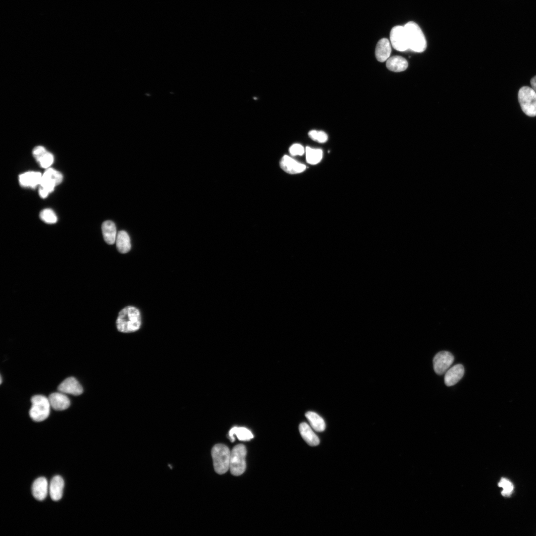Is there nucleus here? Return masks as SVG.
<instances>
[{"instance_id": "1", "label": "nucleus", "mask_w": 536, "mask_h": 536, "mask_svg": "<svg viewBox=\"0 0 536 536\" xmlns=\"http://www.w3.org/2000/svg\"><path fill=\"white\" fill-rule=\"evenodd\" d=\"M142 325L140 311L137 308L129 306L119 313L116 321L118 331L123 333H132L138 331Z\"/></svg>"}, {"instance_id": "2", "label": "nucleus", "mask_w": 536, "mask_h": 536, "mask_svg": "<svg viewBox=\"0 0 536 536\" xmlns=\"http://www.w3.org/2000/svg\"><path fill=\"white\" fill-rule=\"evenodd\" d=\"M408 39L409 49L414 52L422 53L427 48L425 36L419 25L409 22L404 26Z\"/></svg>"}, {"instance_id": "3", "label": "nucleus", "mask_w": 536, "mask_h": 536, "mask_svg": "<svg viewBox=\"0 0 536 536\" xmlns=\"http://www.w3.org/2000/svg\"><path fill=\"white\" fill-rule=\"evenodd\" d=\"M231 452L228 447L222 444H216L212 450V456L215 471L224 474L229 469Z\"/></svg>"}, {"instance_id": "4", "label": "nucleus", "mask_w": 536, "mask_h": 536, "mask_svg": "<svg viewBox=\"0 0 536 536\" xmlns=\"http://www.w3.org/2000/svg\"><path fill=\"white\" fill-rule=\"evenodd\" d=\"M32 407L30 416L35 422H42L50 416L51 405L49 399L43 395H36L31 399Z\"/></svg>"}, {"instance_id": "5", "label": "nucleus", "mask_w": 536, "mask_h": 536, "mask_svg": "<svg viewBox=\"0 0 536 536\" xmlns=\"http://www.w3.org/2000/svg\"><path fill=\"white\" fill-rule=\"evenodd\" d=\"M518 101L524 113L528 116H536V93L529 87L521 88L518 92Z\"/></svg>"}, {"instance_id": "6", "label": "nucleus", "mask_w": 536, "mask_h": 536, "mask_svg": "<svg viewBox=\"0 0 536 536\" xmlns=\"http://www.w3.org/2000/svg\"><path fill=\"white\" fill-rule=\"evenodd\" d=\"M246 454V448L242 444L236 445L231 450L229 470L233 475L240 476L245 472Z\"/></svg>"}, {"instance_id": "7", "label": "nucleus", "mask_w": 536, "mask_h": 536, "mask_svg": "<svg viewBox=\"0 0 536 536\" xmlns=\"http://www.w3.org/2000/svg\"><path fill=\"white\" fill-rule=\"evenodd\" d=\"M390 38L392 47L396 51L403 52L409 50L404 27L398 26L393 28L390 32Z\"/></svg>"}, {"instance_id": "8", "label": "nucleus", "mask_w": 536, "mask_h": 536, "mask_svg": "<svg viewBox=\"0 0 536 536\" xmlns=\"http://www.w3.org/2000/svg\"><path fill=\"white\" fill-rule=\"evenodd\" d=\"M63 179V175L60 172L49 168L42 176L40 186L51 193L54 191L57 185L62 182Z\"/></svg>"}, {"instance_id": "9", "label": "nucleus", "mask_w": 536, "mask_h": 536, "mask_svg": "<svg viewBox=\"0 0 536 536\" xmlns=\"http://www.w3.org/2000/svg\"><path fill=\"white\" fill-rule=\"evenodd\" d=\"M454 360V356L449 352L442 351L438 353L433 360L435 373L439 375L445 374L453 363Z\"/></svg>"}, {"instance_id": "10", "label": "nucleus", "mask_w": 536, "mask_h": 536, "mask_svg": "<svg viewBox=\"0 0 536 536\" xmlns=\"http://www.w3.org/2000/svg\"><path fill=\"white\" fill-rule=\"evenodd\" d=\"M280 165L283 170L291 174L302 173L307 168L306 165L301 163L287 155L284 156L282 158Z\"/></svg>"}, {"instance_id": "11", "label": "nucleus", "mask_w": 536, "mask_h": 536, "mask_svg": "<svg viewBox=\"0 0 536 536\" xmlns=\"http://www.w3.org/2000/svg\"><path fill=\"white\" fill-rule=\"evenodd\" d=\"M58 391L66 394L79 396L83 392V388L78 381L73 377L67 378L58 386Z\"/></svg>"}, {"instance_id": "12", "label": "nucleus", "mask_w": 536, "mask_h": 536, "mask_svg": "<svg viewBox=\"0 0 536 536\" xmlns=\"http://www.w3.org/2000/svg\"><path fill=\"white\" fill-rule=\"evenodd\" d=\"M33 154L36 160L43 168H49L54 163L53 155L49 152L44 147H36L33 151Z\"/></svg>"}, {"instance_id": "13", "label": "nucleus", "mask_w": 536, "mask_h": 536, "mask_svg": "<svg viewBox=\"0 0 536 536\" xmlns=\"http://www.w3.org/2000/svg\"><path fill=\"white\" fill-rule=\"evenodd\" d=\"M464 373V368L462 365H455L445 373L444 377L445 385L448 387L455 385L462 378Z\"/></svg>"}, {"instance_id": "14", "label": "nucleus", "mask_w": 536, "mask_h": 536, "mask_svg": "<svg viewBox=\"0 0 536 536\" xmlns=\"http://www.w3.org/2000/svg\"><path fill=\"white\" fill-rule=\"evenodd\" d=\"M42 174L39 172L29 171L19 176L20 184L23 187L35 188L41 184Z\"/></svg>"}, {"instance_id": "15", "label": "nucleus", "mask_w": 536, "mask_h": 536, "mask_svg": "<svg viewBox=\"0 0 536 536\" xmlns=\"http://www.w3.org/2000/svg\"><path fill=\"white\" fill-rule=\"evenodd\" d=\"M51 407L56 411H63L70 406V401L65 394L61 392L52 393L49 397Z\"/></svg>"}, {"instance_id": "16", "label": "nucleus", "mask_w": 536, "mask_h": 536, "mask_svg": "<svg viewBox=\"0 0 536 536\" xmlns=\"http://www.w3.org/2000/svg\"><path fill=\"white\" fill-rule=\"evenodd\" d=\"M49 491V485L47 479L40 477L33 483L32 486L33 494L38 500H44L47 496Z\"/></svg>"}, {"instance_id": "17", "label": "nucleus", "mask_w": 536, "mask_h": 536, "mask_svg": "<svg viewBox=\"0 0 536 536\" xmlns=\"http://www.w3.org/2000/svg\"><path fill=\"white\" fill-rule=\"evenodd\" d=\"M64 484L63 479L60 476H56L52 479L49 486V492L53 500L58 501L61 499Z\"/></svg>"}, {"instance_id": "18", "label": "nucleus", "mask_w": 536, "mask_h": 536, "mask_svg": "<svg viewBox=\"0 0 536 536\" xmlns=\"http://www.w3.org/2000/svg\"><path fill=\"white\" fill-rule=\"evenodd\" d=\"M392 49L391 43L385 38L380 40L377 43L375 49V57L377 61L384 62L390 57Z\"/></svg>"}, {"instance_id": "19", "label": "nucleus", "mask_w": 536, "mask_h": 536, "mask_svg": "<svg viewBox=\"0 0 536 536\" xmlns=\"http://www.w3.org/2000/svg\"><path fill=\"white\" fill-rule=\"evenodd\" d=\"M299 430L301 436L309 445L316 446L319 445L320 440L319 437L307 423L301 424L299 426Z\"/></svg>"}, {"instance_id": "20", "label": "nucleus", "mask_w": 536, "mask_h": 536, "mask_svg": "<svg viewBox=\"0 0 536 536\" xmlns=\"http://www.w3.org/2000/svg\"><path fill=\"white\" fill-rule=\"evenodd\" d=\"M102 231L104 239L107 244L112 245L116 242L117 230L115 224L112 221H105L102 224Z\"/></svg>"}, {"instance_id": "21", "label": "nucleus", "mask_w": 536, "mask_h": 536, "mask_svg": "<svg viewBox=\"0 0 536 536\" xmlns=\"http://www.w3.org/2000/svg\"><path fill=\"white\" fill-rule=\"evenodd\" d=\"M386 67L391 71L401 72L407 69L408 62L406 59L400 56H394L387 60Z\"/></svg>"}, {"instance_id": "22", "label": "nucleus", "mask_w": 536, "mask_h": 536, "mask_svg": "<svg viewBox=\"0 0 536 536\" xmlns=\"http://www.w3.org/2000/svg\"><path fill=\"white\" fill-rule=\"evenodd\" d=\"M116 247L118 251L125 254L130 251L131 248V240L129 234L124 230H121L117 233Z\"/></svg>"}, {"instance_id": "23", "label": "nucleus", "mask_w": 536, "mask_h": 536, "mask_svg": "<svg viewBox=\"0 0 536 536\" xmlns=\"http://www.w3.org/2000/svg\"><path fill=\"white\" fill-rule=\"evenodd\" d=\"M235 436L241 441H249L254 437L251 431L243 427H233L229 432V437L231 442L235 441Z\"/></svg>"}, {"instance_id": "24", "label": "nucleus", "mask_w": 536, "mask_h": 536, "mask_svg": "<svg viewBox=\"0 0 536 536\" xmlns=\"http://www.w3.org/2000/svg\"><path fill=\"white\" fill-rule=\"evenodd\" d=\"M306 416L312 428L317 432H322L325 429L326 425L323 418L313 412H308Z\"/></svg>"}, {"instance_id": "25", "label": "nucleus", "mask_w": 536, "mask_h": 536, "mask_svg": "<svg viewBox=\"0 0 536 536\" xmlns=\"http://www.w3.org/2000/svg\"><path fill=\"white\" fill-rule=\"evenodd\" d=\"M305 153L307 161L312 165L318 164L323 158V151L321 149H315L307 147Z\"/></svg>"}, {"instance_id": "26", "label": "nucleus", "mask_w": 536, "mask_h": 536, "mask_svg": "<svg viewBox=\"0 0 536 536\" xmlns=\"http://www.w3.org/2000/svg\"><path fill=\"white\" fill-rule=\"evenodd\" d=\"M41 219L49 224L55 223L57 221V217L55 212L52 209H46L40 213Z\"/></svg>"}, {"instance_id": "27", "label": "nucleus", "mask_w": 536, "mask_h": 536, "mask_svg": "<svg viewBox=\"0 0 536 536\" xmlns=\"http://www.w3.org/2000/svg\"><path fill=\"white\" fill-rule=\"evenodd\" d=\"M498 486L503 488L501 494L504 496H510L513 490L514 486L512 483L508 480L502 478L498 483Z\"/></svg>"}, {"instance_id": "28", "label": "nucleus", "mask_w": 536, "mask_h": 536, "mask_svg": "<svg viewBox=\"0 0 536 536\" xmlns=\"http://www.w3.org/2000/svg\"><path fill=\"white\" fill-rule=\"evenodd\" d=\"M309 136L313 140L320 143L326 142L328 139L327 134L322 131L312 130L309 133Z\"/></svg>"}, {"instance_id": "29", "label": "nucleus", "mask_w": 536, "mask_h": 536, "mask_svg": "<svg viewBox=\"0 0 536 536\" xmlns=\"http://www.w3.org/2000/svg\"><path fill=\"white\" fill-rule=\"evenodd\" d=\"M290 154L293 156H302L306 152L304 147L301 144H293L289 149Z\"/></svg>"}, {"instance_id": "30", "label": "nucleus", "mask_w": 536, "mask_h": 536, "mask_svg": "<svg viewBox=\"0 0 536 536\" xmlns=\"http://www.w3.org/2000/svg\"><path fill=\"white\" fill-rule=\"evenodd\" d=\"M49 193L44 188L40 187L39 189V194L41 198L45 199L49 195Z\"/></svg>"}, {"instance_id": "31", "label": "nucleus", "mask_w": 536, "mask_h": 536, "mask_svg": "<svg viewBox=\"0 0 536 536\" xmlns=\"http://www.w3.org/2000/svg\"><path fill=\"white\" fill-rule=\"evenodd\" d=\"M532 88L536 93V76L533 78L531 81Z\"/></svg>"}, {"instance_id": "32", "label": "nucleus", "mask_w": 536, "mask_h": 536, "mask_svg": "<svg viewBox=\"0 0 536 536\" xmlns=\"http://www.w3.org/2000/svg\"><path fill=\"white\" fill-rule=\"evenodd\" d=\"M2 383V377L1 376V384Z\"/></svg>"}]
</instances>
